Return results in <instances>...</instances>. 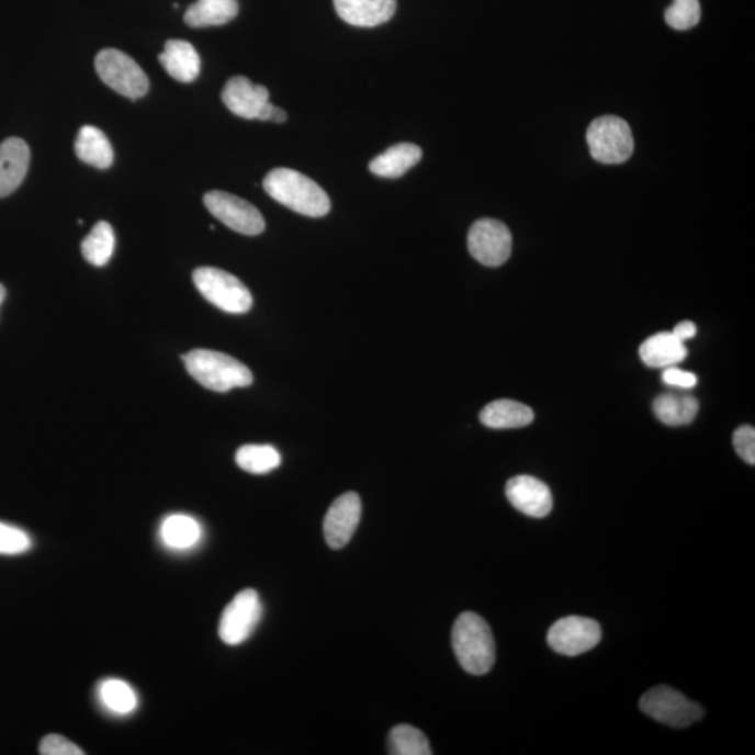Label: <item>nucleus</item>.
I'll return each mask as SVG.
<instances>
[{"mask_svg": "<svg viewBox=\"0 0 755 755\" xmlns=\"http://www.w3.org/2000/svg\"><path fill=\"white\" fill-rule=\"evenodd\" d=\"M662 381L669 386L683 387V390H690V387L697 385L698 378L696 374H692V372L678 370L675 365H673L667 367V369L663 371Z\"/></svg>", "mask_w": 755, "mask_h": 755, "instance_id": "obj_33", "label": "nucleus"}, {"mask_svg": "<svg viewBox=\"0 0 755 755\" xmlns=\"http://www.w3.org/2000/svg\"><path fill=\"white\" fill-rule=\"evenodd\" d=\"M187 370L193 380L214 392H228L234 387L252 384L253 375L248 367L232 356L213 350H193L183 356Z\"/></svg>", "mask_w": 755, "mask_h": 755, "instance_id": "obj_3", "label": "nucleus"}, {"mask_svg": "<svg viewBox=\"0 0 755 755\" xmlns=\"http://www.w3.org/2000/svg\"><path fill=\"white\" fill-rule=\"evenodd\" d=\"M700 410V403L692 396L661 395L653 402V412L663 425L678 427L691 425Z\"/></svg>", "mask_w": 755, "mask_h": 755, "instance_id": "obj_23", "label": "nucleus"}, {"mask_svg": "<svg viewBox=\"0 0 755 755\" xmlns=\"http://www.w3.org/2000/svg\"><path fill=\"white\" fill-rule=\"evenodd\" d=\"M484 426L494 430H507V428H522L532 425L534 413L523 403L498 399L488 403L481 413Z\"/></svg>", "mask_w": 755, "mask_h": 755, "instance_id": "obj_19", "label": "nucleus"}, {"mask_svg": "<svg viewBox=\"0 0 755 755\" xmlns=\"http://www.w3.org/2000/svg\"><path fill=\"white\" fill-rule=\"evenodd\" d=\"M640 708L647 717L676 729L688 728L703 717V709L698 703L667 686H657L644 694Z\"/></svg>", "mask_w": 755, "mask_h": 755, "instance_id": "obj_7", "label": "nucleus"}, {"mask_svg": "<svg viewBox=\"0 0 755 755\" xmlns=\"http://www.w3.org/2000/svg\"><path fill=\"white\" fill-rule=\"evenodd\" d=\"M601 640L598 621L586 617L568 616L554 622L548 634L551 650L564 656H579L594 650Z\"/></svg>", "mask_w": 755, "mask_h": 755, "instance_id": "obj_11", "label": "nucleus"}, {"mask_svg": "<svg viewBox=\"0 0 755 755\" xmlns=\"http://www.w3.org/2000/svg\"><path fill=\"white\" fill-rule=\"evenodd\" d=\"M95 70L100 79L116 93L129 100H139L150 89V81L139 65L120 49L100 50L95 56Z\"/></svg>", "mask_w": 755, "mask_h": 755, "instance_id": "obj_6", "label": "nucleus"}, {"mask_svg": "<svg viewBox=\"0 0 755 755\" xmlns=\"http://www.w3.org/2000/svg\"><path fill=\"white\" fill-rule=\"evenodd\" d=\"M30 167V147L20 137H9L0 145V198L22 185Z\"/></svg>", "mask_w": 755, "mask_h": 755, "instance_id": "obj_15", "label": "nucleus"}, {"mask_svg": "<svg viewBox=\"0 0 755 755\" xmlns=\"http://www.w3.org/2000/svg\"><path fill=\"white\" fill-rule=\"evenodd\" d=\"M467 248L472 257L484 267H502L512 252V236L504 223L482 218L471 227Z\"/></svg>", "mask_w": 755, "mask_h": 755, "instance_id": "obj_8", "label": "nucleus"}, {"mask_svg": "<svg viewBox=\"0 0 755 755\" xmlns=\"http://www.w3.org/2000/svg\"><path fill=\"white\" fill-rule=\"evenodd\" d=\"M591 157L604 165H621L634 151L631 127L619 116L607 115L595 120L586 132Z\"/></svg>", "mask_w": 755, "mask_h": 755, "instance_id": "obj_5", "label": "nucleus"}, {"mask_svg": "<svg viewBox=\"0 0 755 755\" xmlns=\"http://www.w3.org/2000/svg\"><path fill=\"white\" fill-rule=\"evenodd\" d=\"M99 692L104 706L119 715H127V713L134 712L137 707L134 688L126 685L125 681L116 680V678L103 681Z\"/></svg>", "mask_w": 755, "mask_h": 755, "instance_id": "obj_28", "label": "nucleus"}, {"mask_svg": "<svg viewBox=\"0 0 755 755\" xmlns=\"http://www.w3.org/2000/svg\"><path fill=\"white\" fill-rule=\"evenodd\" d=\"M40 753L43 755H83L84 752L70 740L59 734H48L40 744Z\"/></svg>", "mask_w": 755, "mask_h": 755, "instance_id": "obj_32", "label": "nucleus"}, {"mask_svg": "<svg viewBox=\"0 0 755 755\" xmlns=\"http://www.w3.org/2000/svg\"><path fill=\"white\" fill-rule=\"evenodd\" d=\"M158 60L167 74L181 83H192L201 74V56L188 41L168 40Z\"/></svg>", "mask_w": 755, "mask_h": 755, "instance_id": "obj_17", "label": "nucleus"}, {"mask_svg": "<svg viewBox=\"0 0 755 755\" xmlns=\"http://www.w3.org/2000/svg\"><path fill=\"white\" fill-rule=\"evenodd\" d=\"M270 121L274 122V124H283V122L288 121V112L274 105L272 119H270Z\"/></svg>", "mask_w": 755, "mask_h": 755, "instance_id": "obj_35", "label": "nucleus"}, {"mask_svg": "<svg viewBox=\"0 0 755 755\" xmlns=\"http://www.w3.org/2000/svg\"><path fill=\"white\" fill-rule=\"evenodd\" d=\"M236 462L245 472L267 474L280 466L282 457L270 446H244L237 451Z\"/></svg>", "mask_w": 755, "mask_h": 755, "instance_id": "obj_26", "label": "nucleus"}, {"mask_svg": "<svg viewBox=\"0 0 755 755\" xmlns=\"http://www.w3.org/2000/svg\"><path fill=\"white\" fill-rule=\"evenodd\" d=\"M263 188L280 205L308 217H324L330 211V199L323 188L304 173L290 168H275L263 180Z\"/></svg>", "mask_w": 755, "mask_h": 755, "instance_id": "obj_1", "label": "nucleus"}, {"mask_svg": "<svg viewBox=\"0 0 755 755\" xmlns=\"http://www.w3.org/2000/svg\"><path fill=\"white\" fill-rule=\"evenodd\" d=\"M685 341L676 338L673 331H661L651 336L640 347L641 360L651 369H667L687 359Z\"/></svg>", "mask_w": 755, "mask_h": 755, "instance_id": "obj_18", "label": "nucleus"}, {"mask_svg": "<svg viewBox=\"0 0 755 755\" xmlns=\"http://www.w3.org/2000/svg\"><path fill=\"white\" fill-rule=\"evenodd\" d=\"M733 446L744 462L755 464V430L752 426H742L733 433Z\"/></svg>", "mask_w": 755, "mask_h": 755, "instance_id": "obj_31", "label": "nucleus"}, {"mask_svg": "<svg viewBox=\"0 0 755 755\" xmlns=\"http://www.w3.org/2000/svg\"><path fill=\"white\" fill-rule=\"evenodd\" d=\"M222 99L239 119L258 120L260 111L269 103V91L267 87L253 84L244 76H236L227 81Z\"/></svg>", "mask_w": 755, "mask_h": 755, "instance_id": "obj_14", "label": "nucleus"}, {"mask_svg": "<svg viewBox=\"0 0 755 755\" xmlns=\"http://www.w3.org/2000/svg\"><path fill=\"white\" fill-rule=\"evenodd\" d=\"M115 251V233L110 223H97L81 243V253L93 267H105Z\"/></svg>", "mask_w": 755, "mask_h": 755, "instance_id": "obj_25", "label": "nucleus"}, {"mask_svg": "<svg viewBox=\"0 0 755 755\" xmlns=\"http://www.w3.org/2000/svg\"><path fill=\"white\" fill-rule=\"evenodd\" d=\"M238 0H198L188 8L185 23L192 29L224 25L237 18Z\"/></svg>", "mask_w": 755, "mask_h": 755, "instance_id": "obj_22", "label": "nucleus"}, {"mask_svg": "<svg viewBox=\"0 0 755 755\" xmlns=\"http://www.w3.org/2000/svg\"><path fill=\"white\" fill-rule=\"evenodd\" d=\"M673 335L681 341L692 339L694 336L697 335V326L691 323V320H685V323H680L676 326L675 330H673Z\"/></svg>", "mask_w": 755, "mask_h": 755, "instance_id": "obj_34", "label": "nucleus"}, {"mask_svg": "<svg viewBox=\"0 0 755 755\" xmlns=\"http://www.w3.org/2000/svg\"><path fill=\"white\" fill-rule=\"evenodd\" d=\"M359 494L350 492L336 498L326 512L324 533L330 549L339 550L349 544L361 519Z\"/></svg>", "mask_w": 755, "mask_h": 755, "instance_id": "obj_12", "label": "nucleus"}, {"mask_svg": "<svg viewBox=\"0 0 755 755\" xmlns=\"http://www.w3.org/2000/svg\"><path fill=\"white\" fill-rule=\"evenodd\" d=\"M701 19L700 0H673L672 7L665 12V20L669 27L686 32L696 27Z\"/></svg>", "mask_w": 755, "mask_h": 755, "instance_id": "obj_29", "label": "nucleus"}, {"mask_svg": "<svg viewBox=\"0 0 755 755\" xmlns=\"http://www.w3.org/2000/svg\"><path fill=\"white\" fill-rule=\"evenodd\" d=\"M76 155L86 165L106 170L114 162V149L109 137L99 127L86 125L79 131L75 143Z\"/></svg>", "mask_w": 755, "mask_h": 755, "instance_id": "obj_20", "label": "nucleus"}, {"mask_svg": "<svg viewBox=\"0 0 755 755\" xmlns=\"http://www.w3.org/2000/svg\"><path fill=\"white\" fill-rule=\"evenodd\" d=\"M422 151L420 147L413 143H399L392 146L381 156L370 162V171L376 177L399 178L405 176L410 168L417 166L421 160Z\"/></svg>", "mask_w": 755, "mask_h": 755, "instance_id": "obj_21", "label": "nucleus"}, {"mask_svg": "<svg viewBox=\"0 0 755 755\" xmlns=\"http://www.w3.org/2000/svg\"><path fill=\"white\" fill-rule=\"evenodd\" d=\"M263 607L257 590L245 589L237 594L224 609L218 635L224 644L236 646L251 636L262 619Z\"/></svg>", "mask_w": 755, "mask_h": 755, "instance_id": "obj_9", "label": "nucleus"}, {"mask_svg": "<svg viewBox=\"0 0 755 755\" xmlns=\"http://www.w3.org/2000/svg\"><path fill=\"white\" fill-rule=\"evenodd\" d=\"M505 494L512 507L528 517L544 518L553 509V496L548 484L527 474L511 478Z\"/></svg>", "mask_w": 755, "mask_h": 755, "instance_id": "obj_13", "label": "nucleus"}, {"mask_svg": "<svg viewBox=\"0 0 755 755\" xmlns=\"http://www.w3.org/2000/svg\"><path fill=\"white\" fill-rule=\"evenodd\" d=\"M203 202L214 217L244 236H259L267 227L257 207L232 193L212 191L206 193Z\"/></svg>", "mask_w": 755, "mask_h": 755, "instance_id": "obj_10", "label": "nucleus"}, {"mask_svg": "<svg viewBox=\"0 0 755 755\" xmlns=\"http://www.w3.org/2000/svg\"><path fill=\"white\" fill-rule=\"evenodd\" d=\"M4 298H7V289H4L2 284H0V305L3 304Z\"/></svg>", "mask_w": 755, "mask_h": 755, "instance_id": "obj_36", "label": "nucleus"}, {"mask_svg": "<svg viewBox=\"0 0 755 755\" xmlns=\"http://www.w3.org/2000/svg\"><path fill=\"white\" fill-rule=\"evenodd\" d=\"M334 4L339 18L356 27H376L396 12V0H334Z\"/></svg>", "mask_w": 755, "mask_h": 755, "instance_id": "obj_16", "label": "nucleus"}, {"mask_svg": "<svg viewBox=\"0 0 755 755\" xmlns=\"http://www.w3.org/2000/svg\"><path fill=\"white\" fill-rule=\"evenodd\" d=\"M201 536V525L188 515H171L161 525L162 542L171 549H191L198 544Z\"/></svg>", "mask_w": 755, "mask_h": 755, "instance_id": "obj_24", "label": "nucleus"}, {"mask_svg": "<svg viewBox=\"0 0 755 755\" xmlns=\"http://www.w3.org/2000/svg\"><path fill=\"white\" fill-rule=\"evenodd\" d=\"M452 646L464 672L486 675L496 662V642L487 621L466 611L458 617L452 630Z\"/></svg>", "mask_w": 755, "mask_h": 755, "instance_id": "obj_2", "label": "nucleus"}, {"mask_svg": "<svg viewBox=\"0 0 755 755\" xmlns=\"http://www.w3.org/2000/svg\"><path fill=\"white\" fill-rule=\"evenodd\" d=\"M199 293L214 307L228 314H245L252 308V294L236 275L216 268H199L193 272Z\"/></svg>", "mask_w": 755, "mask_h": 755, "instance_id": "obj_4", "label": "nucleus"}, {"mask_svg": "<svg viewBox=\"0 0 755 755\" xmlns=\"http://www.w3.org/2000/svg\"><path fill=\"white\" fill-rule=\"evenodd\" d=\"M30 548L32 539L24 530L0 522V554H22Z\"/></svg>", "mask_w": 755, "mask_h": 755, "instance_id": "obj_30", "label": "nucleus"}, {"mask_svg": "<svg viewBox=\"0 0 755 755\" xmlns=\"http://www.w3.org/2000/svg\"><path fill=\"white\" fill-rule=\"evenodd\" d=\"M391 754L431 755L432 750L426 734L410 724H399L390 733Z\"/></svg>", "mask_w": 755, "mask_h": 755, "instance_id": "obj_27", "label": "nucleus"}]
</instances>
